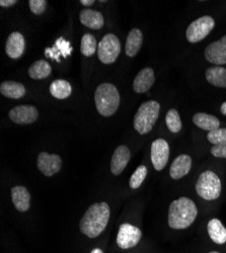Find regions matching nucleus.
Returning a JSON list of instances; mask_svg holds the SVG:
<instances>
[{"mask_svg": "<svg viewBox=\"0 0 226 253\" xmlns=\"http://www.w3.org/2000/svg\"><path fill=\"white\" fill-rule=\"evenodd\" d=\"M15 3H17L16 0H1V1H0V6L9 7V6L14 5Z\"/></svg>", "mask_w": 226, "mask_h": 253, "instance_id": "nucleus-33", "label": "nucleus"}, {"mask_svg": "<svg viewBox=\"0 0 226 253\" xmlns=\"http://www.w3.org/2000/svg\"><path fill=\"white\" fill-rule=\"evenodd\" d=\"M221 181L213 171H205L200 174L196 183V192L199 197L206 201H214L220 197Z\"/></svg>", "mask_w": 226, "mask_h": 253, "instance_id": "nucleus-5", "label": "nucleus"}, {"mask_svg": "<svg viewBox=\"0 0 226 253\" xmlns=\"http://www.w3.org/2000/svg\"><path fill=\"white\" fill-rule=\"evenodd\" d=\"M72 52V47L70 43L64 38H59L52 48H47L45 50V56L60 62V57L63 56L64 58L68 57Z\"/></svg>", "mask_w": 226, "mask_h": 253, "instance_id": "nucleus-19", "label": "nucleus"}, {"mask_svg": "<svg viewBox=\"0 0 226 253\" xmlns=\"http://www.w3.org/2000/svg\"><path fill=\"white\" fill-rule=\"evenodd\" d=\"M10 120L17 125H30L39 118V112L34 105H17L9 112Z\"/></svg>", "mask_w": 226, "mask_h": 253, "instance_id": "nucleus-11", "label": "nucleus"}, {"mask_svg": "<svg viewBox=\"0 0 226 253\" xmlns=\"http://www.w3.org/2000/svg\"><path fill=\"white\" fill-rule=\"evenodd\" d=\"M208 234L216 244H224L226 242V229L218 219H212L207 225Z\"/></svg>", "mask_w": 226, "mask_h": 253, "instance_id": "nucleus-23", "label": "nucleus"}, {"mask_svg": "<svg viewBox=\"0 0 226 253\" xmlns=\"http://www.w3.org/2000/svg\"><path fill=\"white\" fill-rule=\"evenodd\" d=\"M205 58L216 66L226 64V35L207 46L205 50Z\"/></svg>", "mask_w": 226, "mask_h": 253, "instance_id": "nucleus-12", "label": "nucleus"}, {"mask_svg": "<svg viewBox=\"0 0 226 253\" xmlns=\"http://www.w3.org/2000/svg\"><path fill=\"white\" fill-rule=\"evenodd\" d=\"M220 112H221V114H222V115L226 116V101L222 103L221 108H220Z\"/></svg>", "mask_w": 226, "mask_h": 253, "instance_id": "nucleus-35", "label": "nucleus"}, {"mask_svg": "<svg viewBox=\"0 0 226 253\" xmlns=\"http://www.w3.org/2000/svg\"><path fill=\"white\" fill-rule=\"evenodd\" d=\"M143 43V34L139 29H133L130 31L127 42L125 51L127 56L129 57H135L137 53L139 52L141 46Z\"/></svg>", "mask_w": 226, "mask_h": 253, "instance_id": "nucleus-22", "label": "nucleus"}, {"mask_svg": "<svg viewBox=\"0 0 226 253\" xmlns=\"http://www.w3.org/2000/svg\"><path fill=\"white\" fill-rule=\"evenodd\" d=\"M211 154L217 158H226V144L214 145L211 148Z\"/></svg>", "mask_w": 226, "mask_h": 253, "instance_id": "nucleus-32", "label": "nucleus"}, {"mask_svg": "<svg viewBox=\"0 0 226 253\" xmlns=\"http://www.w3.org/2000/svg\"><path fill=\"white\" fill-rule=\"evenodd\" d=\"M192 168V159L189 155L181 154L178 156L172 163L170 174L174 179H180L187 175Z\"/></svg>", "mask_w": 226, "mask_h": 253, "instance_id": "nucleus-16", "label": "nucleus"}, {"mask_svg": "<svg viewBox=\"0 0 226 253\" xmlns=\"http://www.w3.org/2000/svg\"><path fill=\"white\" fill-rule=\"evenodd\" d=\"M170 158V147L166 140L157 139L151 144V162L157 171L162 170Z\"/></svg>", "mask_w": 226, "mask_h": 253, "instance_id": "nucleus-9", "label": "nucleus"}, {"mask_svg": "<svg viewBox=\"0 0 226 253\" xmlns=\"http://www.w3.org/2000/svg\"><path fill=\"white\" fill-rule=\"evenodd\" d=\"M90 253H104V251H102L100 248H94Z\"/></svg>", "mask_w": 226, "mask_h": 253, "instance_id": "nucleus-36", "label": "nucleus"}, {"mask_svg": "<svg viewBox=\"0 0 226 253\" xmlns=\"http://www.w3.org/2000/svg\"><path fill=\"white\" fill-rule=\"evenodd\" d=\"M198 215L195 203L188 198H180L174 201L169 209V226L176 230L190 227Z\"/></svg>", "mask_w": 226, "mask_h": 253, "instance_id": "nucleus-2", "label": "nucleus"}, {"mask_svg": "<svg viewBox=\"0 0 226 253\" xmlns=\"http://www.w3.org/2000/svg\"><path fill=\"white\" fill-rule=\"evenodd\" d=\"M215 27V20L209 15H204L188 27L186 37L190 43H198V42L206 38Z\"/></svg>", "mask_w": 226, "mask_h": 253, "instance_id": "nucleus-7", "label": "nucleus"}, {"mask_svg": "<svg viewBox=\"0 0 226 253\" xmlns=\"http://www.w3.org/2000/svg\"><path fill=\"white\" fill-rule=\"evenodd\" d=\"M62 167V159L57 154L47 152L40 153L38 156L39 170L46 176H52L58 173Z\"/></svg>", "mask_w": 226, "mask_h": 253, "instance_id": "nucleus-10", "label": "nucleus"}, {"mask_svg": "<svg viewBox=\"0 0 226 253\" xmlns=\"http://www.w3.org/2000/svg\"><path fill=\"white\" fill-rule=\"evenodd\" d=\"M110 220V207L107 203H95L91 205L79 223V230L89 238L98 237Z\"/></svg>", "mask_w": 226, "mask_h": 253, "instance_id": "nucleus-1", "label": "nucleus"}, {"mask_svg": "<svg viewBox=\"0 0 226 253\" xmlns=\"http://www.w3.org/2000/svg\"><path fill=\"white\" fill-rule=\"evenodd\" d=\"M80 3H82L86 6H90V5H92L94 3L93 0H80Z\"/></svg>", "mask_w": 226, "mask_h": 253, "instance_id": "nucleus-34", "label": "nucleus"}, {"mask_svg": "<svg viewBox=\"0 0 226 253\" xmlns=\"http://www.w3.org/2000/svg\"><path fill=\"white\" fill-rule=\"evenodd\" d=\"M26 48V41L24 36L18 33L13 32L9 35L6 44H5V52L6 55L10 59H18L23 56Z\"/></svg>", "mask_w": 226, "mask_h": 253, "instance_id": "nucleus-14", "label": "nucleus"}, {"mask_svg": "<svg viewBox=\"0 0 226 253\" xmlns=\"http://www.w3.org/2000/svg\"><path fill=\"white\" fill-rule=\"evenodd\" d=\"M29 5L31 11L36 15L43 14L47 8V1L46 0H30Z\"/></svg>", "mask_w": 226, "mask_h": 253, "instance_id": "nucleus-31", "label": "nucleus"}, {"mask_svg": "<svg viewBox=\"0 0 226 253\" xmlns=\"http://www.w3.org/2000/svg\"><path fill=\"white\" fill-rule=\"evenodd\" d=\"M0 92L7 98L19 99L26 94V87L15 81H4L0 85Z\"/></svg>", "mask_w": 226, "mask_h": 253, "instance_id": "nucleus-21", "label": "nucleus"}, {"mask_svg": "<svg viewBox=\"0 0 226 253\" xmlns=\"http://www.w3.org/2000/svg\"><path fill=\"white\" fill-rule=\"evenodd\" d=\"M209 253H219V252H217V251H212V252H209Z\"/></svg>", "mask_w": 226, "mask_h": 253, "instance_id": "nucleus-37", "label": "nucleus"}, {"mask_svg": "<svg viewBox=\"0 0 226 253\" xmlns=\"http://www.w3.org/2000/svg\"><path fill=\"white\" fill-rule=\"evenodd\" d=\"M97 47L96 39L91 34H86L81 39L80 51L86 57H90L95 53Z\"/></svg>", "mask_w": 226, "mask_h": 253, "instance_id": "nucleus-27", "label": "nucleus"}, {"mask_svg": "<svg viewBox=\"0 0 226 253\" xmlns=\"http://www.w3.org/2000/svg\"><path fill=\"white\" fill-rule=\"evenodd\" d=\"M207 81L217 87H226V68L221 66L209 67L205 73Z\"/></svg>", "mask_w": 226, "mask_h": 253, "instance_id": "nucleus-24", "label": "nucleus"}, {"mask_svg": "<svg viewBox=\"0 0 226 253\" xmlns=\"http://www.w3.org/2000/svg\"><path fill=\"white\" fill-rule=\"evenodd\" d=\"M154 71L150 67L143 68L135 77L133 81V89L137 93L147 92L154 84Z\"/></svg>", "mask_w": 226, "mask_h": 253, "instance_id": "nucleus-15", "label": "nucleus"}, {"mask_svg": "<svg viewBox=\"0 0 226 253\" xmlns=\"http://www.w3.org/2000/svg\"><path fill=\"white\" fill-rule=\"evenodd\" d=\"M142 237V232L136 226L128 223L122 224L119 228L117 244L122 249H129L136 246Z\"/></svg>", "mask_w": 226, "mask_h": 253, "instance_id": "nucleus-8", "label": "nucleus"}, {"mask_svg": "<svg viewBox=\"0 0 226 253\" xmlns=\"http://www.w3.org/2000/svg\"><path fill=\"white\" fill-rule=\"evenodd\" d=\"M52 68L45 60H38L29 68V75L31 78L40 80L47 78L51 74Z\"/></svg>", "mask_w": 226, "mask_h": 253, "instance_id": "nucleus-26", "label": "nucleus"}, {"mask_svg": "<svg viewBox=\"0 0 226 253\" xmlns=\"http://www.w3.org/2000/svg\"><path fill=\"white\" fill-rule=\"evenodd\" d=\"M146 175H147V168H146V166L140 165L137 168V169L134 171V173L132 174V176L130 178V181H129L130 187L132 189L138 188L142 184V182L144 181Z\"/></svg>", "mask_w": 226, "mask_h": 253, "instance_id": "nucleus-29", "label": "nucleus"}, {"mask_svg": "<svg viewBox=\"0 0 226 253\" xmlns=\"http://www.w3.org/2000/svg\"><path fill=\"white\" fill-rule=\"evenodd\" d=\"M79 19L82 25L92 30H99L105 25V19L102 14L99 11L92 9L81 10Z\"/></svg>", "mask_w": 226, "mask_h": 253, "instance_id": "nucleus-18", "label": "nucleus"}, {"mask_svg": "<svg viewBox=\"0 0 226 253\" xmlns=\"http://www.w3.org/2000/svg\"><path fill=\"white\" fill-rule=\"evenodd\" d=\"M121 52V44L117 36L108 34L101 39L97 46V56L104 64H112Z\"/></svg>", "mask_w": 226, "mask_h": 253, "instance_id": "nucleus-6", "label": "nucleus"}, {"mask_svg": "<svg viewBox=\"0 0 226 253\" xmlns=\"http://www.w3.org/2000/svg\"><path fill=\"white\" fill-rule=\"evenodd\" d=\"M160 112V104L155 100L143 102L134 117V129L141 135L149 133L155 125Z\"/></svg>", "mask_w": 226, "mask_h": 253, "instance_id": "nucleus-4", "label": "nucleus"}, {"mask_svg": "<svg viewBox=\"0 0 226 253\" xmlns=\"http://www.w3.org/2000/svg\"><path fill=\"white\" fill-rule=\"evenodd\" d=\"M51 94L57 99H65L71 95V84L64 79H57L50 85Z\"/></svg>", "mask_w": 226, "mask_h": 253, "instance_id": "nucleus-25", "label": "nucleus"}, {"mask_svg": "<svg viewBox=\"0 0 226 253\" xmlns=\"http://www.w3.org/2000/svg\"><path fill=\"white\" fill-rule=\"evenodd\" d=\"M193 123L198 126V128L208 132L219 129L220 126V122L217 119V117L205 113H198L194 115Z\"/></svg>", "mask_w": 226, "mask_h": 253, "instance_id": "nucleus-20", "label": "nucleus"}, {"mask_svg": "<svg viewBox=\"0 0 226 253\" xmlns=\"http://www.w3.org/2000/svg\"><path fill=\"white\" fill-rule=\"evenodd\" d=\"M95 107L102 117L113 116L120 105V93L112 83H102L94 92Z\"/></svg>", "mask_w": 226, "mask_h": 253, "instance_id": "nucleus-3", "label": "nucleus"}, {"mask_svg": "<svg viewBox=\"0 0 226 253\" xmlns=\"http://www.w3.org/2000/svg\"><path fill=\"white\" fill-rule=\"evenodd\" d=\"M207 139L213 145L226 144V128H219L209 132Z\"/></svg>", "mask_w": 226, "mask_h": 253, "instance_id": "nucleus-30", "label": "nucleus"}, {"mask_svg": "<svg viewBox=\"0 0 226 253\" xmlns=\"http://www.w3.org/2000/svg\"><path fill=\"white\" fill-rule=\"evenodd\" d=\"M11 200L19 212H27L31 207V195L25 186H14L11 189Z\"/></svg>", "mask_w": 226, "mask_h": 253, "instance_id": "nucleus-17", "label": "nucleus"}, {"mask_svg": "<svg viewBox=\"0 0 226 253\" xmlns=\"http://www.w3.org/2000/svg\"><path fill=\"white\" fill-rule=\"evenodd\" d=\"M131 158V153L127 146L121 145L115 150L112 160H111V171L114 175H120L125 169L129 160Z\"/></svg>", "mask_w": 226, "mask_h": 253, "instance_id": "nucleus-13", "label": "nucleus"}, {"mask_svg": "<svg viewBox=\"0 0 226 253\" xmlns=\"http://www.w3.org/2000/svg\"><path fill=\"white\" fill-rule=\"evenodd\" d=\"M166 123L169 130L172 133H179L181 130V121L177 110L172 109L168 112L166 117Z\"/></svg>", "mask_w": 226, "mask_h": 253, "instance_id": "nucleus-28", "label": "nucleus"}]
</instances>
